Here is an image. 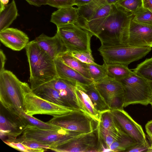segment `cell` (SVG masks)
Listing matches in <instances>:
<instances>
[{
	"label": "cell",
	"mask_w": 152,
	"mask_h": 152,
	"mask_svg": "<svg viewBox=\"0 0 152 152\" xmlns=\"http://www.w3.org/2000/svg\"><path fill=\"white\" fill-rule=\"evenodd\" d=\"M133 15L113 4L112 10L94 35L101 45H128L129 31Z\"/></svg>",
	"instance_id": "cell-1"
},
{
	"label": "cell",
	"mask_w": 152,
	"mask_h": 152,
	"mask_svg": "<svg viewBox=\"0 0 152 152\" xmlns=\"http://www.w3.org/2000/svg\"><path fill=\"white\" fill-rule=\"evenodd\" d=\"M21 91L24 112L28 115H47L56 117L73 110L40 97L33 92L26 82H22Z\"/></svg>",
	"instance_id": "cell-4"
},
{
	"label": "cell",
	"mask_w": 152,
	"mask_h": 152,
	"mask_svg": "<svg viewBox=\"0 0 152 152\" xmlns=\"http://www.w3.org/2000/svg\"><path fill=\"white\" fill-rule=\"evenodd\" d=\"M79 19L77 8L71 6L60 8L53 12L50 22L58 27L71 23L80 24Z\"/></svg>",
	"instance_id": "cell-18"
},
{
	"label": "cell",
	"mask_w": 152,
	"mask_h": 152,
	"mask_svg": "<svg viewBox=\"0 0 152 152\" xmlns=\"http://www.w3.org/2000/svg\"><path fill=\"white\" fill-rule=\"evenodd\" d=\"M45 84L55 89L70 108L80 110L75 93L76 83L58 77Z\"/></svg>",
	"instance_id": "cell-14"
},
{
	"label": "cell",
	"mask_w": 152,
	"mask_h": 152,
	"mask_svg": "<svg viewBox=\"0 0 152 152\" xmlns=\"http://www.w3.org/2000/svg\"><path fill=\"white\" fill-rule=\"evenodd\" d=\"M21 115L26 120L28 124L36 126L44 129L57 130L61 128L56 125L43 122L34 117L26 114L24 112L21 113ZM27 124V125H28Z\"/></svg>",
	"instance_id": "cell-32"
},
{
	"label": "cell",
	"mask_w": 152,
	"mask_h": 152,
	"mask_svg": "<svg viewBox=\"0 0 152 152\" xmlns=\"http://www.w3.org/2000/svg\"><path fill=\"white\" fill-rule=\"evenodd\" d=\"M124 89V107L132 104L147 105L152 99V93L147 81L135 74L118 80Z\"/></svg>",
	"instance_id": "cell-8"
},
{
	"label": "cell",
	"mask_w": 152,
	"mask_h": 152,
	"mask_svg": "<svg viewBox=\"0 0 152 152\" xmlns=\"http://www.w3.org/2000/svg\"><path fill=\"white\" fill-rule=\"evenodd\" d=\"M142 2L143 8L152 12V0H142Z\"/></svg>",
	"instance_id": "cell-42"
},
{
	"label": "cell",
	"mask_w": 152,
	"mask_h": 152,
	"mask_svg": "<svg viewBox=\"0 0 152 152\" xmlns=\"http://www.w3.org/2000/svg\"><path fill=\"white\" fill-rule=\"evenodd\" d=\"M98 148L97 128L91 132L77 135L57 148L50 150L58 152H98Z\"/></svg>",
	"instance_id": "cell-10"
},
{
	"label": "cell",
	"mask_w": 152,
	"mask_h": 152,
	"mask_svg": "<svg viewBox=\"0 0 152 152\" xmlns=\"http://www.w3.org/2000/svg\"><path fill=\"white\" fill-rule=\"evenodd\" d=\"M95 83L97 89L106 102L113 96L124 93V87L121 83L108 76Z\"/></svg>",
	"instance_id": "cell-19"
},
{
	"label": "cell",
	"mask_w": 152,
	"mask_h": 152,
	"mask_svg": "<svg viewBox=\"0 0 152 152\" xmlns=\"http://www.w3.org/2000/svg\"><path fill=\"white\" fill-rule=\"evenodd\" d=\"M58 57L68 66L76 71L85 77L92 80L86 63L80 61L72 56L68 51L63 53Z\"/></svg>",
	"instance_id": "cell-25"
},
{
	"label": "cell",
	"mask_w": 152,
	"mask_h": 152,
	"mask_svg": "<svg viewBox=\"0 0 152 152\" xmlns=\"http://www.w3.org/2000/svg\"><path fill=\"white\" fill-rule=\"evenodd\" d=\"M9 0H0V9L3 8L5 5L7 4Z\"/></svg>",
	"instance_id": "cell-44"
},
{
	"label": "cell",
	"mask_w": 152,
	"mask_h": 152,
	"mask_svg": "<svg viewBox=\"0 0 152 152\" xmlns=\"http://www.w3.org/2000/svg\"><path fill=\"white\" fill-rule=\"evenodd\" d=\"M29 4L39 7L42 5H48L46 0H26Z\"/></svg>",
	"instance_id": "cell-39"
},
{
	"label": "cell",
	"mask_w": 152,
	"mask_h": 152,
	"mask_svg": "<svg viewBox=\"0 0 152 152\" xmlns=\"http://www.w3.org/2000/svg\"><path fill=\"white\" fill-rule=\"evenodd\" d=\"M115 4L133 15L143 7L142 0H119Z\"/></svg>",
	"instance_id": "cell-31"
},
{
	"label": "cell",
	"mask_w": 152,
	"mask_h": 152,
	"mask_svg": "<svg viewBox=\"0 0 152 152\" xmlns=\"http://www.w3.org/2000/svg\"><path fill=\"white\" fill-rule=\"evenodd\" d=\"M132 20L137 23L152 25V12L142 7L133 15Z\"/></svg>",
	"instance_id": "cell-33"
},
{
	"label": "cell",
	"mask_w": 152,
	"mask_h": 152,
	"mask_svg": "<svg viewBox=\"0 0 152 152\" xmlns=\"http://www.w3.org/2000/svg\"><path fill=\"white\" fill-rule=\"evenodd\" d=\"M89 74L93 81L95 83L107 76L106 64L104 62L102 65L96 64L86 63Z\"/></svg>",
	"instance_id": "cell-30"
},
{
	"label": "cell",
	"mask_w": 152,
	"mask_h": 152,
	"mask_svg": "<svg viewBox=\"0 0 152 152\" xmlns=\"http://www.w3.org/2000/svg\"><path fill=\"white\" fill-rule=\"evenodd\" d=\"M148 152H152V144L150 146Z\"/></svg>",
	"instance_id": "cell-47"
},
{
	"label": "cell",
	"mask_w": 152,
	"mask_h": 152,
	"mask_svg": "<svg viewBox=\"0 0 152 152\" xmlns=\"http://www.w3.org/2000/svg\"><path fill=\"white\" fill-rule=\"evenodd\" d=\"M57 28V33L69 52L92 53L91 40L93 35L84 27L71 23Z\"/></svg>",
	"instance_id": "cell-5"
},
{
	"label": "cell",
	"mask_w": 152,
	"mask_h": 152,
	"mask_svg": "<svg viewBox=\"0 0 152 152\" xmlns=\"http://www.w3.org/2000/svg\"><path fill=\"white\" fill-rule=\"evenodd\" d=\"M0 72L5 70L4 68L5 64L6 61V58L5 55L1 49L0 50Z\"/></svg>",
	"instance_id": "cell-40"
},
{
	"label": "cell",
	"mask_w": 152,
	"mask_h": 152,
	"mask_svg": "<svg viewBox=\"0 0 152 152\" xmlns=\"http://www.w3.org/2000/svg\"><path fill=\"white\" fill-rule=\"evenodd\" d=\"M22 82L10 71L0 72V101L9 112L22 117L24 112L21 91Z\"/></svg>",
	"instance_id": "cell-3"
},
{
	"label": "cell",
	"mask_w": 152,
	"mask_h": 152,
	"mask_svg": "<svg viewBox=\"0 0 152 152\" xmlns=\"http://www.w3.org/2000/svg\"><path fill=\"white\" fill-rule=\"evenodd\" d=\"M32 90L36 94L44 99L71 109L61 97L58 92L54 88L46 84L39 86Z\"/></svg>",
	"instance_id": "cell-23"
},
{
	"label": "cell",
	"mask_w": 152,
	"mask_h": 152,
	"mask_svg": "<svg viewBox=\"0 0 152 152\" xmlns=\"http://www.w3.org/2000/svg\"><path fill=\"white\" fill-rule=\"evenodd\" d=\"M92 0H75L74 5H76L77 7L86 5Z\"/></svg>",
	"instance_id": "cell-43"
},
{
	"label": "cell",
	"mask_w": 152,
	"mask_h": 152,
	"mask_svg": "<svg viewBox=\"0 0 152 152\" xmlns=\"http://www.w3.org/2000/svg\"><path fill=\"white\" fill-rule=\"evenodd\" d=\"M78 84L89 96L98 111L101 113L110 110L105 100L97 89L94 82L88 84Z\"/></svg>",
	"instance_id": "cell-22"
},
{
	"label": "cell",
	"mask_w": 152,
	"mask_h": 152,
	"mask_svg": "<svg viewBox=\"0 0 152 152\" xmlns=\"http://www.w3.org/2000/svg\"><path fill=\"white\" fill-rule=\"evenodd\" d=\"M133 70L137 76L147 81H152V57L145 59Z\"/></svg>",
	"instance_id": "cell-29"
},
{
	"label": "cell",
	"mask_w": 152,
	"mask_h": 152,
	"mask_svg": "<svg viewBox=\"0 0 152 152\" xmlns=\"http://www.w3.org/2000/svg\"><path fill=\"white\" fill-rule=\"evenodd\" d=\"M149 85L151 92L152 93V81H148Z\"/></svg>",
	"instance_id": "cell-46"
},
{
	"label": "cell",
	"mask_w": 152,
	"mask_h": 152,
	"mask_svg": "<svg viewBox=\"0 0 152 152\" xmlns=\"http://www.w3.org/2000/svg\"><path fill=\"white\" fill-rule=\"evenodd\" d=\"M128 45L138 47H152V25L132 20Z\"/></svg>",
	"instance_id": "cell-13"
},
{
	"label": "cell",
	"mask_w": 152,
	"mask_h": 152,
	"mask_svg": "<svg viewBox=\"0 0 152 152\" xmlns=\"http://www.w3.org/2000/svg\"><path fill=\"white\" fill-rule=\"evenodd\" d=\"M80 134L62 128L57 130L44 129L28 124L20 137L48 146L50 149L57 148Z\"/></svg>",
	"instance_id": "cell-6"
},
{
	"label": "cell",
	"mask_w": 152,
	"mask_h": 152,
	"mask_svg": "<svg viewBox=\"0 0 152 152\" xmlns=\"http://www.w3.org/2000/svg\"><path fill=\"white\" fill-rule=\"evenodd\" d=\"M146 132L152 142V120L148 121L145 126Z\"/></svg>",
	"instance_id": "cell-41"
},
{
	"label": "cell",
	"mask_w": 152,
	"mask_h": 152,
	"mask_svg": "<svg viewBox=\"0 0 152 152\" xmlns=\"http://www.w3.org/2000/svg\"><path fill=\"white\" fill-rule=\"evenodd\" d=\"M69 52L72 56L83 63L91 64H96L94 61V59L91 52Z\"/></svg>",
	"instance_id": "cell-35"
},
{
	"label": "cell",
	"mask_w": 152,
	"mask_h": 152,
	"mask_svg": "<svg viewBox=\"0 0 152 152\" xmlns=\"http://www.w3.org/2000/svg\"><path fill=\"white\" fill-rule=\"evenodd\" d=\"M19 16L14 0L0 10V31L6 29Z\"/></svg>",
	"instance_id": "cell-24"
},
{
	"label": "cell",
	"mask_w": 152,
	"mask_h": 152,
	"mask_svg": "<svg viewBox=\"0 0 152 152\" xmlns=\"http://www.w3.org/2000/svg\"><path fill=\"white\" fill-rule=\"evenodd\" d=\"M25 49L32 89L58 77L55 60L42 50L34 40L29 42Z\"/></svg>",
	"instance_id": "cell-2"
},
{
	"label": "cell",
	"mask_w": 152,
	"mask_h": 152,
	"mask_svg": "<svg viewBox=\"0 0 152 152\" xmlns=\"http://www.w3.org/2000/svg\"><path fill=\"white\" fill-rule=\"evenodd\" d=\"M0 40L6 47L19 51L26 48L29 38L25 33L16 28H8L0 31Z\"/></svg>",
	"instance_id": "cell-16"
},
{
	"label": "cell",
	"mask_w": 152,
	"mask_h": 152,
	"mask_svg": "<svg viewBox=\"0 0 152 152\" xmlns=\"http://www.w3.org/2000/svg\"><path fill=\"white\" fill-rule=\"evenodd\" d=\"M48 5L58 9L73 6L75 0H46Z\"/></svg>",
	"instance_id": "cell-37"
},
{
	"label": "cell",
	"mask_w": 152,
	"mask_h": 152,
	"mask_svg": "<svg viewBox=\"0 0 152 152\" xmlns=\"http://www.w3.org/2000/svg\"><path fill=\"white\" fill-rule=\"evenodd\" d=\"M4 142L9 146L18 151L25 152H43L48 149L40 148L33 149L29 148L18 142L8 140H3Z\"/></svg>",
	"instance_id": "cell-34"
},
{
	"label": "cell",
	"mask_w": 152,
	"mask_h": 152,
	"mask_svg": "<svg viewBox=\"0 0 152 152\" xmlns=\"http://www.w3.org/2000/svg\"><path fill=\"white\" fill-rule=\"evenodd\" d=\"M34 40L40 48L54 60L68 51L57 33L52 37L42 33Z\"/></svg>",
	"instance_id": "cell-15"
},
{
	"label": "cell",
	"mask_w": 152,
	"mask_h": 152,
	"mask_svg": "<svg viewBox=\"0 0 152 152\" xmlns=\"http://www.w3.org/2000/svg\"><path fill=\"white\" fill-rule=\"evenodd\" d=\"M150 145L148 142L143 143H136L128 149L126 152H148Z\"/></svg>",
	"instance_id": "cell-38"
},
{
	"label": "cell",
	"mask_w": 152,
	"mask_h": 152,
	"mask_svg": "<svg viewBox=\"0 0 152 152\" xmlns=\"http://www.w3.org/2000/svg\"><path fill=\"white\" fill-rule=\"evenodd\" d=\"M75 93L80 110L99 122L101 113L96 109L89 96L77 83L75 85Z\"/></svg>",
	"instance_id": "cell-20"
},
{
	"label": "cell",
	"mask_w": 152,
	"mask_h": 152,
	"mask_svg": "<svg viewBox=\"0 0 152 152\" xmlns=\"http://www.w3.org/2000/svg\"><path fill=\"white\" fill-rule=\"evenodd\" d=\"M7 140L20 142L27 147L33 149H37L42 148L47 149H50V147L47 145L40 144L37 142L25 140L20 137L19 138H16Z\"/></svg>",
	"instance_id": "cell-36"
},
{
	"label": "cell",
	"mask_w": 152,
	"mask_h": 152,
	"mask_svg": "<svg viewBox=\"0 0 152 152\" xmlns=\"http://www.w3.org/2000/svg\"><path fill=\"white\" fill-rule=\"evenodd\" d=\"M119 0H105L107 4H115Z\"/></svg>",
	"instance_id": "cell-45"
},
{
	"label": "cell",
	"mask_w": 152,
	"mask_h": 152,
	"mask_svg": "<svg viewBox=\"0 0 152 152\" xmlns=\"http://www.w3.org/2000/svg\"><path fill=\"white\" fill-rule=\"evenodd\" d=\"M56 71L58 77L75 83L88 84L94 82L80 73L65 64L59 58L55 60Z\"/></svg>",
	"instance_id": "cell-17"
},
{
	"label": "cell",
	"mask_w": 152,
	"mask_h": 152,
	"mask_svg": "<svg viewBox=\"0 0 152 152\" xmlns=\"http://www.w3.org/2000/svg\"><path fill=\"white\" fill-rule=\"evenodd\" d=\"M113 4H105L102 5L88 20L82 18L83 26L94 36L106 18L111 12Z\"/></svg>",
	"instance_id": "cell-21"
},
{
	"label": "cell",
	"mask_w": 152,
	"mask_h": 152,
	"mask_svg": "<svg viewBox=\"0 0 152 152\" xmlns=\"http://www.w3.org/2000/svg\"><path fill=\"white\" fill-rule=\"evenodd\" d=\"M121 130L137 143L148 142L142 126L124 109L110 110Z\"/></svg>",
	"instance_id": "cell-11"
},
{
	"label": "cell",
	"mask_w": 152,
	"mask_h": 152,
	"mask_svg": "<svg viewBox=\"0 0 152 152\" xmlns=\"http://www.w3.org/2000/svg\"><path fill=\"white\" fill-rule=\"evenodd\" d=\"M150 104H151V106H152V99L151 101V102Z\"/></svg>",
	"instance_id": "cell-48"
},
{
	"label": "cell",
	"mask_w": 152,
	"mask_h": 152,
	"mask_svg": "<svg viewBox=\"0 0 152 152\" xmlns=\"http://www.w3.org/2000/svg\"><path fill=\"white\" fill-rule=\"evenodd\" d=\"M151 50V48L136 47L128 45H101L98 50L105 63H117L128 66L145 56Z\"/></svg>",
	"instance_id": "cell-7"
},
{
	"label": "cell",
	"mask_w": 152,
	"mask_h": 152,
	"mask_svg": "<svg viewBox=\"0 0 152 152\" xmlns=\"http://www.w3.org/2000/svg\"><path fill=\"white\" fill-rule=\"evenodd\" d=\"M8 112L6 115L1 111L0 115V138L7 137V140L17 138L23 133L28 124L23 117Z\"/></svg>",
	"instance_id": "cell-12"
},
{
	"label": "cell",
	"mask_w": 152,
	"mask_h": 152,
	"mask_svg": "<svg viewBox=\"0 0 152 152\" xmlns=\"http://www.w3.org/2000/svg\"><path fill=\"white\" fill-rule=\"evenodd\" d=\"M136 143L121 130L116 138L110 146V148L111 152H125Z\"/></svg>",
	"instance_id": "cell-28"
},
{
	"label": "cell",
	"mask_w": 152,
	"mask_h": 152,
	"mask_svg": "<svg viewBox=\"0 0 152 152\" xmlns=\"http://www.w3.org/2000/svg\"><path fill=\"white\" fill-rule=\"evenodd\" d=\"M106 4L105 0H92L86 5L78 6L79 16L84 20H88L102 5Z\"/></svg>",
	"instance_id": "cell-27"
},
{
	"label": "cell",
	"mask_w": 152,
	"mask_h": 152,
	"mask_svg": "<svg viewBox=\"0 0 152 152\" xmlns=\"http://www.w3.org/2000/svg\"><path fill=\"white\" fill-rule=\"evenodd\" d=\"M106 64L107 76L115 80L123 79L134 74L128 66L117 63Z\"/></svg>",
	"instance_id": "cell-26"
},
{
	"label": "cell",
	"mask_w": 152,
	"mask_h": 152,
	"mask_svg": "<svg viewBox=\"0 0 152 152\" xmlns=\"http://www.w3.org/2000/svg\"><path fill=\"white\" fill-rule=\"evenodd\" d=\"M47 122L81 134L95 130L99 123L88 115L79 110H73L67 114L53 117Z\"/></svg>",
	"instance_id": "cell-9"
}]
</instances>
